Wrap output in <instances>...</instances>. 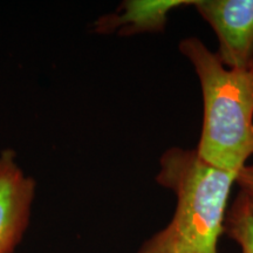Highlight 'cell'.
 I'll return each mask as SVG.
<instances>
[{"instance_id": "1", "label": "cell", "mask_w": 253, "mask_h": 253, "mask_svg": "<svg viewBox=\"0 0 253 253\" xmlns=\"http://www.w3.org/2000/svg\"><path fill=\"white\" fill-rule=\"evenodd\" d=\"M236 178L237 172L204 162L196 149H167L160 157L156 183L172 191L176 208L168 225L137 253H218Z\"/></svg>"}, {"instance_id": "2", "label": "cell", "mask_w": 253, "mask_h": 253, "mask_svg": "<svg viewBox=\"0 0 253 253\" xmlns=\"http://www.w3.org/2000/svg\"><path fill=\"white\" fill-rule=\"evenodd\" d=\"M178 50L194 67L203 97L195 149L204 162L238 173L253 156V74L250 68H227L196 37L179 41Z\"/></svg>"}, {"instance_id": "3", "label": "cell", "mask_w": 253, "mask_h": 253, "mask_svg": "<svg viewBox=\"0 0 253 253\" xmlns=\"http://www.w3.org/2000/svg\"><path fill=\"white\" fill-rule=\"evenodd\" d=\"M194 7L216 34L220 61L231 69H249L253 61V0H196Z\"/></svg>"}, {"instance_id": "4", "label": "cell", "mask_w": 253, "mask_h": 253, "mask_svg": "<svg viewBox=\"0 0 253 253\" xmlns=\"http://www.w3.org/2000/svg\"><path fill=\"white\" fill-rule=\"evenodd\" d=\"M37 182L13 149L0 151V253H13L30 224Z\"/></svg>"}, {"instance_id": "5", "label": "cell", "mask_w": 253, "mask_h": 253, "mask_svg": "<svg viewBox=\"0 0 253 253\" xmlns=\"http://www.w3.org/2000/svg\"><path fill=\"white\" fill-rule=\"evenodd\" d=\"M195 2L196 0H125L115 11L97 18L93 23V32L119 37L162 33L172 11L194 6Z\"/></svg>"}, {"instance_id": "6", "label": "cell", "mask_w": 253, "mask_h": 253, "mask_svg": "<svg viewBox=\"0 0 253 253\" xmlns=\"http://www.w3.org/2000/svg\"><path fill=\"white\" fill-rule=\"evenodd\" d=\"M225 233L238 244L240 253H253V216L239 194L227 210Z\"/></svg>"}, {"instance_id": "7", "label": "cell", "mask_w": 253, "mask_h": 253, "mask_svg": "<svg viewBox=\"0 0 253 253\" xmlns=\"http://www.w3.org/2000/svg\"><path fill=\"white\" fill-rule=\"evenodd\" d=\"M236 185L238 186V194L244 198L249 210L253 216V163L246 164L237 173Z\"/></svg>"}, {"instance_id": "8", "label": "cell", "mask_w": 253, "mask_h": 253, "mask_svg": "<svg viewBox=\"0 0 253 253\" xmlns=\"http://www.w3.org/2000/svg\"><path fill=\"white\" fill-rule=\"evenodd\" d=\"M250 71H251V73L253 74V61L251 63V66H250Z\"/></svg>"}]
</instances>
